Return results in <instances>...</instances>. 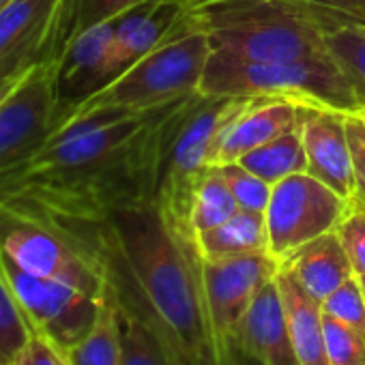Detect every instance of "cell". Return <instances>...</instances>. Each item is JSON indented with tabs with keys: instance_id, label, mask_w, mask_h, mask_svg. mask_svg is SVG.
<instances>
[{
	"instance_id": "cell-39",
	"label": "cell",
	"mask_w": 365,
	"mask_h": 365,
	"mask_svg": "<svg viewBox=\"0 0 365 365\" xmlns=\"http://www.w3.org/2000/svg\"><path fill=\"white\" fill-rule=\"evenodd\" d=\"M359 116H361V118L365 120V103H363V106L359 108Z\"/></svg>"
},
{
	"instance_id": "cell-25",
	"label": "cell",
	"mask_w": 365,
	"mask_h": 365,
	"mask_svg": "<svg viewBox=\"0 0 365 365\" xmlns=\"http://www.w3.org/2000/svg\"><path fill=\"white\" fill-rule=\"evenodd\" d=\"M327 50L365 103V24L346 22L327 35Z\"/></svg>"
},
{
	"instance_id": "cell-17",
	"label": "cell",
	"mask_w": 365,
	"mask_h": 365,
	"mask_svg": "<svg viewBox=\"0 0 365 365\" xmlns=\"http://www.w3.org/2000/svg\"><path fill=\"white\" fill-rule=\"evenodd\" d=\"M192 7L187 0H144L114 20L116 76L168 41L187 20Z\"/></svg>"
},
{
	"instance_id": "cell-34",
	"label": "cell",
	"mask_w": 365,
	"mask_h": 365,
	"mask_svg": "<svg viewBox=\"0 0 365 365\" xmlns=\"http://www.w3.org/2000/svg\"><path fill=\"white\" fill-rule=\"evenodd\" d=\"M14 365H71V361L63 348H58L46 335L33 331Z\"/></svg>"
},
{
	"instance_id": "cell-36",
	"label": "cell",
	"mask_w": 365,
	"mask_h": 365,
	"mask_svg": "<svg viewBox=\"0 0 365 365\" xmlns=\"http://www.w3.org/2000/svg\"><path fill=\"white\" fill-rule=\"evenodd\" d=\"M35 67V65H33ZM31 67V69H33ZM31 69H26V71H20V73H11V76H3V78H0V101H3L20 82H22V78L31 71Z\"/></svg>"
},
{
	"instance_id": "cell-41",
	"label": "cell",
	"mask_w": 365,
	"mask_h": 365,
	"mask_svg": "<svg viewBox=\"0 0 365 365\" xmlns=\"http://www.w3.org/2000/svg\"><path fill=\"white\" fill-rule=\"evenodd\" d=\"M187 3H192V5H196V3H198V0H187Z\"/></svg>"
},
{
	"instance_id": "cell-1",
	"label": "cell",
	"mask_w": 365,
	"mask_h": 365,
	"mask_svg": "<svg viewBox=\"0 0 365 365\" xmlns=\"http://www.w3.org/2000/svg\"><path fill=\"white\" fill-rule=\"evenodd\" d=\"M168 106L135 114L99 110L63 120L29 161L0 176V200L71 217L153 202L157 123Z\"/></svg>"
},
{
	"instance_id": "cell-24",
	"label": "cell",
	"mask_w": 365,
	"mask_h": 365,
	"mask_svg": "<svg viewBox=\"0 0 365 365\" xmlns=\"http://www.w3.org/2000/svg\"><path fill=\"white\" fill-rule=\"evenodd\" d=\"M237 211H239V205L232 192L228 190V185L213 170H207L205 178L200 180V185L194 194V202L190 211V230L194 232V237L198 232H205L224 224Z\"/></svg>"
},
{
	"instance_id": "cell-12",
	"label": "cell",
	"mask_w": 365,
	"mask_h": 365,
	"mask_svg": "<svg viewBox=\"0 0 365 365\" xmlns=\"http://www.w3.org/2000/svg\"><path fill=\"white\" fill-rule=\"evenodd\" d=\"M200 273L209 324L213 331L230 339L235 327L256 294L277 277L279 260L269 252L222 260H202Z\"/></svg>"
},
{
	"instance_id": "cell-9",
	"label": "cell",
	"mask_w": 365,
	"mask_h": 365,
	"mask_svg": "<svg viewBox=\"0 0 365 365\" xmlns=\"http://www.w3.org/2000/svg\"><path fill=\"white\" fill-rule=\"evenodd\" d=\"M348 209L346 198L307 172L279 180L264 211L269 254L282 262L301 245L333 232Z\"/></svg>"
},
{
	"instance_id": "cell-18",
	"label": "cell",
	"mask_w": 365,
	"mask_h": 365,
	"mask_svg": "<svg viewBox=\"0 0 365 365\" xmlns=\"http://www.w3.org/2000/svg\"><path fill=\"white\" fill-rule=\"evenodd\" d=\"M279 267L290 271L297 282L318 301H324L344 282L354 277L350 260L335 230L301 245L288 254Z\"/></svg>"
},
{
	"instance_id": "cell-29",
	"label": "cell",
	"mask_w": 365,
	"mask_h": 365,
	"mask_svg": "<svg viewBox=\"0 0 365 365\" xmlns=\"http://www.w3.org/2000/svg\"><path fill=\"white\" fill-rule=\"evenodd\" d=\"M320 307L324 316L365 333V297L356 275L344 282L324 301H320Z\"/></svg>"
},
{
	"instance_id": "cell-7",
	"label": "cell",
	"mask_w": 365,
	"mask_h": 365,
	"mask_svg": "<svg viewBox=\"0 0 365 365\" xmlns=\"http://www.w3.org/2000/svg\"><path fill=\"white\" fill-rule=\"evenodd\" d=\"M0 252L22 269L103 299L108 277L99 258L50 215L22 200H0Z\"/></svg>"
},
{
	"instance_id": "cell-10",
	"label": "cell",
	"mask_w": 365,
	"mask_h": 365,
	"mask_svg": "<svg viewBox=\"0 0 365 365\" xmlns=\"http://www.w3.org/2000/svg\"><path fill=\"white\" fill-rule=\"evenodd\" d=\"M0 267L33 331L46 335L65 352L95 324L101 301L58 279L35 275L0 252Z\"/></svg>"
},
{
	"instance_id": "cell-6",
	"label": "cell",
	"mask_w": 365,
	"mask_h": 365,
	"mask_svg": "<svg viewBox=\"0 0 365 365\" xmlns=\"http://www.w3.org/2000/svg\"><path fill=\"white\" fill-rule=\"evenodd\" d=\"M198 91L211 97H290L341 112H359L363 106L331 54L301 61H243L211 52Z\"/></svg>"
},
{
	"instance_id": "cell-14",
	"label": "cell",
	"mask_w": 365,
	"mask_h": 365,
	"mask_svg": "<svg viewBox=\"0 0 365 365\" xmlns=\"http://www.w3.org/2000/svg\"><path fill=\"white\" fill-rule=\"evenodd\" d=\"M305 103L307 101L290 97H252L215 140L209 168L239 161L254 148L297 131Z\"/></svg>"
},
{
	"instance_id": "cell-26",
	"label": "cell",
	"mask_w": 365,
	"mask_h": 365,
	"mask_svg": "<svg viewBox=\"0 0 365 365\" xmlns=\"http://www.w3.org/2000/svg\"><path fill=\"white\" fill-rule=\"evenodd\" d=\"M33 327L26 320L5 273L0 267V365H14Z\"/></svg>"
},
{
	"instance_id": "cell-38",
	"label": "cell",
	"mask_w": 365,
	"mask_h": 365,
	"mask_svg": "<svg viewBox=\"0 0 365 365\" xmlns=\"http://www.w3.org/2000/svg\"><path fill=\"white\" fill-rule=\"evenodd\" d=\"M359 284H361V290H363V297H365V275L359 277Z\"/></svg>"
},
{
	"instance_id": "cell-15",
	"label": "cell",
	"mask_w": 365,
	"mask_h": 365,
	"mask_svg": "<svg viewBox=\"0 0 365 365\" xmlns=\"http://www.w3.org/2000/svg\"><path fill=\"white\" fill-rule=\"evenodd\" d=\"M114 78V22L73 35L58 58V95L63 116Z\"/></svg>"
},
{
	"instance_id": "cell-37",
	"label": "cell",
	"mask_w": 365,
	"mask_h": 365,
	"mask_svg": "<svg viewBox=\"0 0 365 365\" xmlns=\"http://www.w3.org/2000/svg\"><path fill=\"white\" fill-rule=\"evenodd\" d=\"M237 350V348H235ZM237 359H239V365H260L258 361H254V359H250V356H245L243 352H239L237 350Z\"/></svg>"
},
{
	"instance_id": "cell-4",
	"label": "cell",
	"mask_w": 365,
	"mask_h": 365,
	"mask_svg": "<svg viewBox=\"0 0 365 365\" xmlns=\"http://www.w3.org/2000/svg\"><path fill=\"white\" fill-rule=\"evenodd\" d=\"M252 97H211L200 91L172 101L157 123L153 202L190 228L194 194L209 170L215 140Z\"/></svg>"
},
{
	"instance_id": "cell-30",
	"label": "cell",
	"mask_w": 365,
	"mask_h": 365,
	"mask_svg": "<svg viewBox=\"0 0 365 365\" xmlns=\"http://www.w3.org/2000/svg\"><path fill=\"white\" fill-rule=\"evenodd\" d=\"M329 365H365V333L324 316Z\"/></svg>"
},
{
	"instance_id": "cell-13",
	"label": "cell",
	"mask_w": 365,
	"mask_h": 365,
	"mask_svg": "<svg viewBox=\"0 0 365 365\" xmlns=\"http://www.w3.org/2000/svg\"><path fill=\"white\" fill-rule=\"evenodd\" d=\"M346 114L348 112L329 106L305 103L299 133L307 157V174L352 202L354 168L346 131Z\"/></svg>"
},
{
	"instance_id": "cell-19",
	"label": "cell",
	"mask_w": 365,
	"mask_h": 365,
	"mask_svg": "<svg viewBox=\"0 0 365 365\" xmlns=\"http://www.w3.org/2000/svg\"><path fill=\"white\" fill-rule=\"evenodd\" d=\"M290 331V339L301 365H329L324 344V314L320 301L314 299L297 277L279 267L275 277Z\"/></svg>"
},
{
	"instance_id": "cell-31",
	"label": "cell",
	"mask_w": 365,
	"mask_h": 365,
	"mask_svg": "<svg viewBox=\"0 0 365 365\" xmlns=\"http://www.w3.org/2000/svg\"><path fill=\"white\" fill-rule=\"evenodd\" d=\"M335 232L341 241V247L350 260L354 275H365V209L350 205Z\"/></svg>"
},
{
	"instance_id": "cell-5",
	"label": "cell",
	"mask_w": 365,
	"mask_h": 365,
	"mask_svg": "<svg viewBox=\"0 0 365 365\" xmlns=\"http://www.w3.org/2000/svg\"><path fill=\"white\" fill-rule=\"evenodd\" d=\"M211 52L207 35L185 20L168 41L69 110L63 120L99 110L150 112L178 101L200 88Z\"/></svg>"
},
{
	"instance_id": "cell-8",
	"label": "cell",
	"mask_w": 365,
	"mask_h": 365,
	"mask_svg": "<svg viewBox=\"0 0 365 365\" xmlns=\"http://www.w3.org/2000/svg\"><path fill=\"white\" fill-rule=\"evenodd\" d=\"M58 61L37 63L0 101V176L29 161L61 125Z\"/></svg>"
},
{
	"instance_id": "cell-3",
	"label": "cell",
	"mask_w": 365,
	"mask_h": 365,
	"mask_svg": "<svg viewBox=\"0 0 365 365\" xmlns=\"http://www.w3.org/2000/svg\"><path fill=\"white\" fill-rule=\"evenodd\" d=\"M187 20L207 35L215 54L243 61H301L329 54L327 35L339 24L354 22L294 0H198Z\"/></svg>"
},
{
	"instance_id": "cell-28",
	"label": "cell",
	"mask_w": 365,
	"mask_h": 365,
	"mask_svg": "<svg viewBox=\"0 0 365 365\" xmlns=\"http://www.w3.org/2000/svg\"><path fill=\"white\" fill-rule=\"evenodd\" d=\"M144 0H69V39L82 31L118 20Z\"/></svg>"
},
{
	"instance_id": "cell-21",
	"label": "cell",
	"mask_w": 365,
	"mask_h": 365,
	"mask_svg": "<svg viewBox=\"0 0 365 365\" xmlns=\"http://www.w3.org/2000/svg\"><path fill=\"white\" fill-rule=\"evenodd\" d=\"M112 297L118 312L123 365H172L170 344L153 318L135 303L114 292Z\"/></svg>"
},
{
	"instance_id": "cell-11",
	"label": "cell",
	"mask_w": 365,
	"mask_h": 365,
	"mask_svg": "<svg viewBox=\"0 0 365 365\" xmlns=\"http://www.w3.org/2000/svg\"><path fill=\"white\" fill-rule=\"evenodd\" d=\"M69 41V0H9L0 9V78L61 58Z\"/></svg>"
},
{
	"instance_id": "cell-27",
	"label": "cell",
	"mask_w": 365,
	"mask_h": 365,
	"mask_svg": "<svg viewBox=\"0 0 365 365\" xmlns=\"http://www.w3.org/2000/svg\"><path fill=\"white\" fill-rule=\"evenodd\" d=\"M213 170L232 192L239 209L243 211H254V213H264L269 198H271V185L258 178L254 172H250L243 163L230 161V163H220L211 165Z\"/></svg>"
},
{
	"instance_id": "cell-2",
	"label": "cell",
	"mask_w": 365,
	"mask_h": 365,
	"mask_svg": "<svg viewBox=\"0 0 365 365\" xmlns=\"http://www.w3.org/2000/svg\"><path fill=\"white\" fill-rule=\"evenodd\" d=\"M43 213L99 258L110 290L144 309L178 354L194 356L200 350L211 324L202 258L185 224L174 222L155 202L93 217Z\"/></svg>"
},
{
	"instance_id": "cell-20",
	"label": "cell",
	"mask_w": 365,
	"mask_h": 365,
	"mask_svg": "<svg viewBox=\"0 0 365 365\" xmlns=\"http://www.w3.org/2000/svg\"><path fill=\"white\" fill-rule=\"evenodd\" d=\"M196 247L202 260H222V258L269 252V232H267L264 213L239 209L224 224L198 232Z\"/></svg>"
},
{
	"instance_id": "cell-40",
	"label": "cell",
	"mask_w": 365,
	"mask_h": 365,
	"mask_svg": "<svg viewBox=\"0 0 365 365\" xmlns=\"http://www.w3.org/2000/svg\"><path fill=\"white\" fill-rule=\"evenodd\" d=\"M7 3H9V0H0V9H3V7H5Z\"/></svg>"
},
{
	"instance_id": "cell-23",
	"label": "cell",
	"mask_w": 365,
	"mask_h": 365,
	"mask_svg": "<svg viewBox=\"0 0 365 365\" xmlns=\"http://www.w3.org/2000/svg\"><path fill=\"white\" fill-rule=\"evenodd\" d=\"M239 163H243L250 172L269 182L271 187L292 174L307 172V157L299 129L254 148L252 153L243 155Z\"/></svg>"
},
{
	"instance_id": "cell-35",
	"label": "cell",
	"mask_w": 365,
	"mask_h": 365,
	"mask_svg": "<svg viewBox=\"0 0 365 365\" xmlns=\"http://www.w3.org/2000/svg\"><path fill=\"white\" fill-rule=\"evenodd\" d=\"M294 3L316 7L322 11H331V14H337V16H344V18L365 24V0H294Z\"/></svg>"
},
{
	"instance_id": "cell-16",
	"label": "cell",
	"mask_w": 365,
	"mask_h": 365,
	"mask_svg": "<svg viewBox=\"0 0 365 365\" xmlns=\"http://www.w3.org/2000/svg\"><path fill=\"white\" fill-rule=\"evenodd\" d=\"M232 346L260 365H301L290 339L282 292L271 279L232 331Z\"/></svg>"
},
{
	"instance_id": "cell-33",
	"label": "cell",
	"mask_w": 365,
	"mask_h": 365,
	"mask_svg": "<svg viewBox=\"0 0 365 365\" xmlns=\"http://www.w3.org/2000/svg\"><path fill=\"white\" fill-rule=\"evenodd\" d=\"M346 131L354 168V198L350 205L365 209V120L359 116V112L346 114Z\"/></svg>"
},
{
	"instance_id": "cell-22",
	"label": "cell",
	"mask_w": 365,
	"mask_h": 365,
	"mask_svg": "<svg viewBox=\"0 0 365 365\" xmlns=\"http://www.w3.org/2000/svg\"><path fill=\"white\" fill-rule=\"evenodd\" d=\"M71 365H123L120 329L114 297L108 288L93 329L67 350Z\"/></svg>"
},
{
	"instance_id": "cell-32",
	"label": "cell",
	"mask_w": 365,
	"mask_h": 365,
	"mask_svg": "<svg viewBox=\"0 0 365 365\" xmlns=\"http://www.w3.org/2000/svg\"><path fill=\"white\" fill-rule=\"evenodd\" d=\"M170 354H172V365H239L232 341L213 329L194 356H182L172 346H170Z\"/></svg>"
}]
</instances>
